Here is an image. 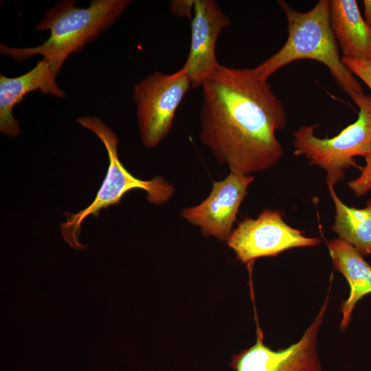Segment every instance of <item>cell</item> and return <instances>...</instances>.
Returning a JSON list of instances; mask_svg holds the SVG:
<instances>
[{"instance_id": "cell-1", "label": "cell", "mask_w": 371, "mask_h": 371, "mask_svg": "<svg viewBox=\"0 0 371 371\" xmlns=\"http://www.w3.org/2000/svg\"><path fill=\"white\" fill-rule=\"evenodd\" d=\"M199 139L230 172L249 175L282 157L276 133L286 126L284 105L254 68L219 64L202 82Z\"/></svg>"}, {"instance_id": "cell-2", "label": "cell", "mask_w": 371, "mask_h": 371, "mask_svg": "<svg viewBox=\"0 0 371 371\" xmlns=\"http://www.w3.org/2000/svg\"><path fill=\"white\" fill-rule=\"evenodd\" d=\"M278 2L286 19L288 37L279 51L254 68L255 73L268 80L293 61L314 60L326 65L337 85L356 104L365 93L340 57L330 25V0H319L307 12L296 10L283 0Z\"/></svg>"}, {"instance_id": "cell-3", "label": "cell", "mask_w": 371, "mask_h": 371, "mask_svg": "<svg viewBox=\"0 0 371 371\" xmlns=\"http://www.w3.org/2000/svg\"><path fill=\"white\" fill-rule=\"evenodd\" d=\"M129 0H91L87 8L76 7V1H61L45 12L36 31H49L41 45L12 47L0 45L2 56L22 63L34 55H41L58 74L67 57L82 50L102 32L111 27L131 3Z\"/></svg>"}, {"instance_id": "cell-4", "label": "cell", "mask_w": 371, "mask_h": 371, "mask_svg": "<svg viewBox=\"0 0 371 371\" xmlns=\"http://www.w3.org/2000/svg\"><path fill=\"white\" fill-rule=\"evenodd\" d=\"M76 121L100 139L106 149L109 162L106 177L92 203L77 213H66V221L60 226L68 244L75 249H81L84 247L79 243L81 225L89 216L97 217L101 210L118 204L126 192L135 189L145 191L149 203L161 205L172 198L175 188L161 177L142 180L131 174L119 159L115 133L101 119L89 115L78 117Z\"/></svg>"}, {"instance_id": "cell-5", "label": "cell", "mask_w": 371, "mask_h": 371, "mask_svg": "<svg viewBox=\"0 0 371 371\" xmlns=\"http://www.w3.org/2000/svg\"><path fill=\"white\" fill-rule=\"evenodd\" d=\"M357 120L332 138L315 136L319 124L300 126L293 132L294 155H304L311 164L326 172L327 185L334 186L344 177V170L358 167L354 159L365 157L371 149V95L356 103Z\"/></svg>"}, {"instance_id": "cell-6", "label": "cell", "mask_w": 371, "mask_h": 371, "mask_svg": "<svg viewBox=\"0 0 371 371\" xmlns=\"http://www.w3.org/2000/svg\"><path fill=\"white\" fill-rule=\"evenodd\" d=\"M191 87L183 67L170 74L155 71L134 85L139 135L146 148L157 146L168 135L177 109Z\"/></svg>"}, {"instance_id": "cell-7", "label": "cell", "mask_w": 371, "mask_h": 371, "mask_svg": "<svg viewBox=\"0 0 371 371\" xmlns=\"http://www.w3.org/2000/svg\"><path fill=\"white\" fill-rule=\"evenodd\" d=\"M226 243L242 263H249L256 258L276 256L291 248L317 246L320 239L307 237L288 225L281 212L265 209L256 219L238 223Z\"/></svg>"}, {"instance_id": "cell-8", "label": "cell", "mask_w": 371, "mask_h": 371, "mask_svg": "<svg viewBox=\"0 0 371 371\" xmlns=\"http://www.w3.org/2000/svg\"><path fill=\"white\" fill-rule=\"evenodd\" d=\"M329 293L314 320L297 342L286 348L273 350L264 344L262 332L258 330L256 342L234 355L229 366L236 371H321L317 351V335L327 308Z\"/></svg>"}, {"instance_id": "cell-9", "label": "cell", "mask_w": 371, "mask_h": 371, "mask_svg": "<svg viewBox=\"0 0 371 371\" xmlns=\"http://www.w3.org/2000/svg\"><path fill=\"white\" fill-rule=\"evenodd\" d=\"M254 176L229 172L222 181H213L208 196L199 205L184 207L181 216L199 226L203 236L227 241L240 205Z\"/></svg>"}, {"instance_id": "cell-10", "label": "cell", "mask_w": 371, "mask_h": 371, "mask_svg": "<svg viewBox=\"0 0 371 371\" xmlns=\"http://www.w3.org/2000/svg\"><path fill=\"white\" fill-rule=\"evenodd\" d=\"M230 23V19L216 1L194 0L190 51L183 66L192 87H201L219 65L215 54L216 41Z\"/></svg>"}, {"instance_id": "cell-11", "label": "cell", "mask_w": 371, "mask_h": 371, "mask_svg": "<svg viewBox=\"0 0 371 371\" xmlns=\"http://www.w3.org/2000/svg\"><path fill=\"white\" fill-rule=\"evenodd\" d=\"M57 74L45 59L38 60L28 72L17 77L0 75V131L10 137L20 135L19 122L14 118V106L21 102L24 96L36 90L43 94L64 98L65 93L56 82Z\"/></svg>"}, {"instance_id": "cell-12", "label": "cell", "mask_w": 371, "mask_h": 371, "mask_svg": "<svg viewBox=\"0 0 371 371\" xmlns=\"http://www.w3.org/2000/svg\"><path fill=\"white\" fill-rule=\"evenodd\" d=\"M330 21L343 57L371 60V29L356 0H330Z\"/></svg>"}, {"instance_id": "cell-13", "label": "cell", "mask_w": 371, "mask_h": 371, "mask_svg": "<svg viewBox=\"0 0 371 371\" xmlns=\"http://www.w3.org/2000/svg\"><path fill=\"white\" fill-rule=\"evenodd\" d=\"M335 268L341 273L350 285V295L341 305L340 328L348 327L353 308L358 301L371 293V265L352 245L340 238L328 243Z\"/></svg>"}, {"instance_id": "cell-14", "label": "cell", "mask_w": 371, "mask_h": 371, "mask_svg": "<svg viewBox=\"0 0 371 371\" xmlns=\"http://www.w3.org/2000/svg\"><path fill=\"white\" fill-rule=\"evenodd\" d=\"M328 188L336 210L330 229L363 256L371 255V197L365 207L358 209L344 204L334 186L328 185Z\"/></svg>"}, {"instance_id": "cell-15", "label": "cell", "mask_w": 371, "mask_h": 371, "mask_svg": "<svg viewBox=\"0 0 371 371\" xmlns=\"http://www.w3.org/2000/svg\"><path fill=\"white\" fill-rule=\"evenodd\" d=\"M364 158L366 165L360 168L359 176L348 183L350 190L357 196H363L371 190V149Z\"/></svg>"}, {"instance_id": "cell-16", "label": "cell", "mask_w": 371, "mask_h": 371, "mask_svg": "<svg viewBox=\"0 0 371 371\" xmlns=\"http://www.w3.org/2000/svg\"><path fill=\"white\" fill-rule=\"evenodd\" d=\"M341 60L353 75L361 79L371 90V60H357L345 57Z\"/></svg>"}, {"instance_id": "cell-17", "label": "cell", "mask_w": 371, "mask_h": 371, "mask_svg": "<svg viewBox=\"0 0 371 371\" xmlns=\"http://www.w3.org/2000/svg\"><path fill=\"white\" fill-rule=\"evenodd\" d=\"M194 0H173L170 2V12L179 17L192 18Z\"/></svg>"}, {"instance_id": "cell-18", "label": "cell", "mask_w": 371, "mask_h": 371, "mask_svg": "<svg viewBox=\"0 0 371 371\" xmlns=\"http://www.w3.org/2000/svg\"><path fill=\"white\" fill-rule=\"evenodd\" d=\"M364 8V19L371 29V0L363 1Z\"/></svg>"}]
</instances>
